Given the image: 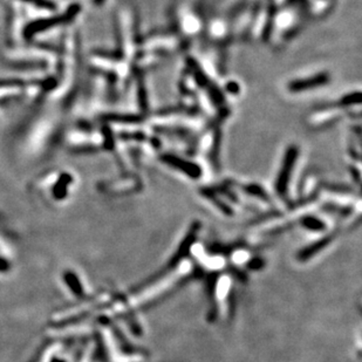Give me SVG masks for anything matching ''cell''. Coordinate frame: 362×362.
<instances>
[{"mask_svg": "<svg viewBox=\"0 0 362 362\" xmlns=\"http://www.w3.org/2000/svg\"><path fill=\"white\" fill-rule=\"evenodd\" d=\"M103 1H104V0H94V2H95L96 5H101V4H103Z\"/></svg>", "mask_w": 362, "mask_h": 362, "instance_id": "cell-9", "label": "cell"}, {"mask_svg": "<svg viewBox=\"0 0 362 362\" xmlns=\"http://www.w3.org/2000/svg\"><path fill=\"white\" fill-rule=\"evenodd\" d=\"M360 102H361L360 92H354V93H351V94H348V95L342 97V99L339 101V106L344 109V108H348V107L360 106Z\"/></svg>", "mask_w": 362, "mask_h": 362, "instance_id": "cell-8", "label": "cell"}, {"mask_svg": "<svg viewBox=\"0 0 362 362\" xmlns=\"http://www.w3.org/2000/svg\"><path fill=\"white\" fill-rule=\"evenodd\" d=\"M329 82V75L327 73H320L313 75L309 77H304V79L294 80L289 83L288 89L291 93H301L305 90H311L314 88H319L326 86Z\"/></svg>", "mask_w": 362, "mask_h": 362, "instance_id": "cell-5", "label": "cell"}, {"mask_svg": "<svg viewBox=\"0 0 362 362\" xmlns=\"http://www.w3.org/2000/svg\"><path fill=\"white\" fill-rule=\"evenodd\" d=\"M342 117V108L340 106H326L315 110L308 117V125L312 128H324L334 125Z\"/></svg>", "mask_w": 362, "mask_h": 362, "instance_id": "cell-2", "label": "cell"}, {"mask_svg": "<svg viewBox=\"0 0 362 362\" xmlns=\"http://www.w3.org/2000/svg\"><path fill=\"white\" fill-rule=\"evenodd\" d=\"M178 20L181 29L187 37H192V35L198 34L202 29L201 20L192 14H184L183 17L178 18Z\"/></svg>", "mask_w": 362, "mask_h": 362, "instance_id": "cell-7", "label": "cell"}, {"mask_svg": "<svg viewBox=\"0 0 362 362\" xmlns=\"http://www.w3.org/2000/svg\"><path fill=\"white\" fill-rule=\"evenodd\" d=\"M161 159L165 164L170 165L176 170L183 172L190 178H200L202 176V169L200 165L191 161H188V159H183L175 155H162Z\"/></svg>", "mask_w": 362, "mask_h": 362, "instance_id": "cell-4", "label": "cell"}, {"mask_svg": "<svg viewBox=\"0 0 362 362\" xmlns=\"http://www.w3.org/2000/svg\"><path fill=\"white\" fill-rule=\"evenodd\" d=\"M181 46V40L170 32H155L154 34L146 37L145 40V48L146 52H152L162 57L170 55Z\"/></svg>", "mask_w": 362, "mask_h": 362, "instance_id": "cell-1", "label": "cell"}, {"mask_svg": "<svg viewBox=\"0 0 362 362\" xmlns=\"http://www.w3.org/2000/svg\"><path fill=\"white\" fill-rule=\"evenodd\" d=\"M208 28L211 38H214L216 41L223 42L225 39L229 38L230 27L223 18L210 19L208 22Z\"/></svg>", "mask_w": 362, "mask_h": 362, "instance_id": "cell-6", "label": "cell"}, {"mask_svg": "<svg viewBox=\"0 0 362 362\" xmlns=\"http://www.w3.org/2000/svg\"><path fill=\"white\" fill-rule=\"evenodd\" d=\"M298 154H299L298 146H291V148H289L288 151H286L285 158H284L283 162L282 170L279 172V176L278 178H277V183H276L277 190H278L280 194H285L286 189H288L286 185L289 184L290 179H291L293 167H294L295 161L298 159Z\"/></svg>", "mask_w": 362, "mask_h": 362, "instance_id": "cell-3", "label": "cell"}]
</instances>
